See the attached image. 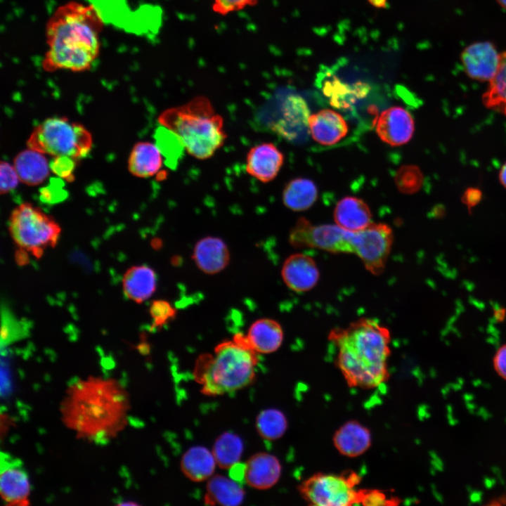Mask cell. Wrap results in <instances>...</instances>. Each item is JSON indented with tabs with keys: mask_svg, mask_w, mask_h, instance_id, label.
Returning <instances> with one entry per match:
<instances>
[{
	"mask_svg": "<svg viewBox=\"0 0 506 506\" xmlns=\"http://www.w3.org/2000/svg\"><path fill=\"white\" fill-rule=\"evenodd\" d=\"M129 395L112 377L89 376L70 382L60 405L62 421L79 439L105 444L129 422Z\"/></svg>",
	"mask_w": 506,
	"mask_h": 506,
	"instance_id": "1",
	"label": "cell"
},
{
	"mask_svg": "<svg viewBox=\"0 0 506 506\" xmlns=\"http://www.w3.org/2000/svg\"><path fill=\"white\" fill-rule=\"evenodd\" d=\"M103 25L101 15L93 5L71 1L60 6L46 24L48 48L43 69L51 72L89 70L100 53Z\"/></svg>",
	"mask_w": 506,
	"mask_h": 506,
	"instance_id": "2",
	"label": "cell"
},
{
	"mask_svg": "<svg viewBox=\"0 0 506 506\" xmlns=\"http://www.w3.org/2000/svg\"><path fill=\"white\" fill-rule=\"evenodd\" d=\"M328 337L337 349V365L350 387L373 389L387 380L391 354L387 327L363 318L334 328Z\"/></svg>",
	"mask_w": 506,
	"mask_h": 506,
	"instance_id": "3",
	"label": "cell"
},
{
	"mask_svg": "<svg viewBox=\"0 0 506 506\" xmlns=\"http://www.w3.org/2000/svg\"><path fill=\"white\" fill-rule=\"evenodd\" d=\"M394 235L387 224L371 223L353 232L337 224L313 225L300 218L292 228L289 242L294 247H311L331 253H351L358 257L366 270L381 274L390 254Z\"/></svg>",
	"mask_w": 506,
	"mask_h": 506,
	"instance_id": "4",
	"label": "cell"
},
{
	"mask_svg": "<svg viewBox=\"0 0 506 506\" xmlns=\"http://www.w3.org/2000/svg\"><path fill=\"white\" fill-rule=\"evenodd\" d=\"M258 353L247 337L240 333L219 343L212 353L196 360L193 377L201 392L216 396L240 390L251 384L256 375Z\"/></svg>",
	"mask_w": 506,
	"mask_h": 506,
	"instance_id": "5",
	"label": "cell"
},
{
	"mask_svg": "<svg viewBox=\"0 0 506 506\" xmlns=\"http://www.w3.org/2000/svg\"><path fill=\"white\" fill-rule=\"evenodd\" d=\"M157 121L179 137L188 155L200 160L212 157L228 137L223 117L205 96L164 110Z\"/></svg>",
	"mask_w": 506,
	"mask_h": 506,
	"instance_id": "6",
	"label": "cell"
},
{
	"mask_svg": "<svg viewBox=\"0 0 506 506\" xmlns=\"http://www.w3.org/2000/svg\"><path fill=\"white\" fill-rule=\"evenodd\" d=\"M27 143L29 148L42 154L53 157H68L76 160L90 153L93 139L83 124L67 117H53L38 124Z\"/></svg>",
	"mask_w": 506,
	"mask_h": 506,
	"instance_id": "7",
	"label": "cell"
},
{
	"mask_svg": "<svg viewBox=\"0 0 506 506\" xmlns=\"http://www.w3.org/2000/svg\"><path fill=\"white\" fill-rule=\"evenodd\" d=\"M8 231L20 250L37 259L41 258L46 249L56 247L61 234L58 223L30 202L21 203L12 210Z\"/></svg>",
	"mask_w": 506,
	"mask_h": 506,
	"instance_id": "8",
	"label": "cell"
},
{
	"mask_svg": "<svg viewBox=\"0 0 506 506\" xmlns=\"http://www.w3.org/2000/svg\"><path fill=\"white\" fill-rule=\"evenodd\" d=\"M360 481L355 472L342 474L316 473L305 479L299 491L311 505L350 506L361 504V490L356 488Z\"/></svg>",
	"mask_w": 506,
	"mask_h": 506,
	"instance_id": "9",
	"label": "cell"
},
{
	"mask_svg": "<svg viewBox=\"0 0 506 506\" xmlns=\"http://www.w3.org/2000/svg\"><path fill=\"white\" fill-rule=\"evenodd\" d=\"M30 483L22 462L7 453H1L0 493L6 505L29 504Z\"/></svg>",
	"mask_w": 506,
	"mask_h": 506,
	"instance_id": "10",
	"label": "cell"
},
{
	"mask_svg": "<svg viewBox=\"0 0 506 506\" xmlns=\"http://www.w3.org/2000/svg\"><path fill=\"white\" fill-rule=\"evenodd\" d=\"M500 54L493 43L479 41L467 46L461 53L460 59L469 78L490 82L498 69Z\"/></svg>",
	"mask_w": 506,
	"mask_h": 506,
	"instance_id": "11",
	"label": "cell"
},
{
	"mask_svg": "<svg viewBox=\"0 0 506 506\" xmlns=\"http://www.w3.org/2000/svg\"><path fill=\"white\" fill-rule=\"evenodd\" d=\"M284 163L283 153L272 143L265 142L252 147L245 159L246 172L259 181H273Z\"/></svg>",
	"mask_w": 506,
	"mask_h": 506,
	"instance_id": "12",
	"label": "cell"
},
{
	"mask_svg": "<svg viewBox=\"0 0 506 506\" xmlns=\"http://www.w3.org/2000/svg\"><path fill=\"white\" fill-rule=\"evenodd\" d=\"M281 277L291 290L304 292L317 285L320 272L312 257L305 254L296 253L285 260L281 268Z\"/></svg>",
	"mask_w": 506,
	"mask_h": 506,
	"instance_id": "13",
	"label": "cell"
},
{
	"mask_svg": "<svg viewBox=\"0 0 506 506\" xmlns=\"http://www.w3.org/2000/svg\"><path fill=\"white\" fill-rule=\"evenodd\" d=\"M414 121L404 108L391 107L383 111L377 121L376 131L379 137L391 146L408 142L414 132Z\"/></svg>",
	"mask_w": 506,
	"mask_h": 506,
	"instance_id": "14",
	"label": "cell"
},
{
	"mask_svg": "<svg viewBox=\"0 0 506 506\" xmlns=\"http://www.w3.org/2000/svg\"><path fill=\"white\" fill-rule=\"evenodd\" d=\"M192 258L198 269L208 275H214L224 270L231 259L226 242L216 236L200 239L194 246Z\"/></svg>",
	"mask_w": 506,
	"mask_h": 506,
	"instance_id": "15",
	"label": "cell"
},
{
	"mask_svg": "<svg viewBox=\"0 0 506 506\" xmlns=\"http://www.w3.org/2000/svg\"><path fill=\"white\" fill-rule=\"evenodd\" d=\"M281 472L280 462L275 455L258 453L245 463L244 481L253 488L266 490L277 484Z\"/></svg>",
	"mask_w": 506,
	"mask_h": 506,
	"instance_id": "16",
	"label": "cell"
},
{
	"mask_svg": "<svg viewBox=\"0 0 506 506\" xmlns=\"http://www.w3.org/2000/svg\"><path fill=\"white\" fill-rule=\"evenodd\" d=\"M336 450L342 455L356 458L365 453L371 446L370 431L356 420H349L341 425L332 436Z\"/></svg>",
	"mask_w": 506,
	"mask_h": 506,
	"instance_id": "17",
	"label": "cell"
},
{
	"mask_svg": "<svg viewBox=\"0 0 506 506\" xmlns=\"http://www.w3.org/2000/svg\"><path fill=\"white\" fill-rule=\"evenodd\" d=\"M309 129L313 138L325 145L335 144L348 132L347 124L342 115L329 109L311 115L309 118Z\"/></svg>",
	"mask_w": 506,
	"mask_h": 506,
	"instance_id": "18",
	"label": "cell"
},
{
	"mask_svg": "<svg viewBox=\"0 0 506 506\" xmlns=\"http://www.w3.org/2000/svg\"><path fill=\"white\" fill-rule=\"evenodd\" d=\"M283 117L275 129L289 139L303 135L309 127V110L305 100L296 94L288 95L283 103Z\"/></svg>",
	"mask_w": 506,
	"mask_h": 506,
	"instance_id": "19",
	"label": "cell"
},
{
	"mask_svg": "<svg viewBox=\"0 0 506 506\" xmlns=\"http://www.w3.org/2000/svg\"><path fill=\"white\" fill-rule=\"evenodd\" d=\"M157 275L146 265L133 266L123 275L124 294L129 299L141 304L148 299L157 288Z\"/></svg>",
	"mask_w": 506,
	"mask_h": 506,
	"instance_id": "20",
	"label": "cell"
},
{
	"mask_svg": "<svg viewBox=\"0 0 506 506\" xmlns=\"http://www.w3.org/2000/svg\"><path fill=\"white\" fill-rule=\"evenodd\" d=\"M164 162V157L156 143L140 141L131 150L128 169L136 177L149 178L160 172Z\"/></svg>",
	"mask_w": 506,
	"mask_h": 506,
	"instance_id": "21",
	"label": "cell"
},
{
	"mask_svg": "<svg viewBox=\"0 0 506 506\" xmlns=\"http://www.w3.org/2000/svg\"><path fill=\"white\" fill-rule=\"evenodd\" d=\"M246 336L257 353L268 354L276 351L280 347L284 333L278 321L263 318L255 320L250 325Z\"/></svg>",
	"mask_w": 506,
	"mask_h": 506,
	"instance_id": "22",
	"label": "cell"
},
{
	"mask_svg": "<svg viewBox=\"0 0 506 506\" xmlns=\"http://www.w3.org/2000/svg\"><path fill=\"white\" fill-rule=\"evenodd\" d=\"M334 219L339 227L353 232L361 231L372 223L368 206L355 197H346L338 202L334 210Z\"/></svg>",
	"mask_w": 506,
	"mask_h": 506,
	"instance_id": "23",
	"label": "cell"
},
{
	"mask_svg": "<svg viewBox=\"0 0 506 506\" xmlns=\"http://www.w3.org/2000/svg\"><path fill=\"white\" fill-rule=\"evenodd\" d=\"M204 502L207 505L238 506L245 498V491L233 478L216 474L208 479Z\"/></svg>",
	"mask_w": 506,
	"mask_h": 506,
	"instance_id": "24",
	"label": "cell"
},
{
	"mask_svg": "<svg viewBox=\"0 0 506 506\" xmlns=\"http://www.w3.org/2000/svg\"><path fill=\"white\" fill-rule=\"evenodd\" d=\"M13 165L20 181L27 186L42 183L51 171L45 155L29 148L15 156Z\"/></svg>",
	"mask_w": 506,
	"mask_h": 506,
	"instance_id": "25",
	"label": "cell"
},
{
	"mask_svg": "<svg viewBox=\"0 0 506 506\" xmlns=\"http://www.w3.org/2000/svg\"><path fill=\"white\" fill-rule=\"evenodd\" d=\"M216 465L212 451L201 446H193L187 450L180 463L183 474L195 482L210 479Z\"/></svg>",
	"mask_w": 506,
	"mask_h": 506,
	"instance_id": "26",
	"label": "cell"
},
{
	"mask_svg": "<svg viewBox=\"0 0 506 506\" xmlns=\"http://www.w3.org/2000/svg\"><path fill=\"white\" fill-rule=\"evenodd\" d=\"M325 74L327 77L323 82V93L329 98L331 105L336 108H348L368 91V85L361 81L350 85L332 72H325Z\"/></svg>",
	"mask_w": 506,
	"mask_h": 506,
	"instance_id": "27",
	"label": "cell"
},
{
	"mask_svg": "<svg viewBox=\"0 0 506 506\" xmlns=\"http://www.w3.org/2000/svg\"><path fill=\"white\" fill-rule=\"evenodd\" d=\"M318 197L315 183L306 179L298 178L287 183L283 192V202L288 209L299 212L311 207Z\"/></svg>",
	"mask_w": 506,
	"mask_h": 506,
	"instance_id": "28",
	"label": "cell"
},
{
	"mask_svg": "<svg viewBox=\"0 0 506 506\" xmlns=\"http://www.w3.org/2000/svg\"><path fill=\"white\" fill-rule=\"evenodd\" d=\"M212 451L217 465L222 469H230L240 462L243 442L237 434L224 432L215 440Z\"/></svg>",
	"mask_w": 506,
	"mask_h": 506,
	"instance_id": "29",
	"label": "cell"
},
{
	"mask_svg": "<svg viewBox=\"0 0 506 506\" xmlns=\"http://www.w3.org/2000/svg\"><path fill=\"white\" fill-rule=\"evenodd\" d=\"M486 107L506 116V51L500 54L498 69L483 95Z\"/></svg>",
	"mask_w": 506,
	"mask_h": 506,
	"instance_id": "30",
	"label": "cell"
},
{
	"mask_svg": "<svg viewBox=\"0 0 506 506\" xmlns=\"http://www.w3.org/2000/svg\"><path fill=\"white\" fill-rule=\"evenodd\" d=\"M256 428L259 436L264 439L277 440L285 434L287 429V420L280 410L266 409L257 417Z\"/></svg>",
	"mask_w": 506,
	"mask_h": 506,
	"instance_id": "31",
	"label": "cell"
},
{
	"mask_svg": "<svg viewBox=\"0 0 506 506\" xmlns=\"http://www.w3.org/2000/svg\"><path fill=\"white\" fill-rule=\"evenodd\" d=\"M155 139L167 166L173 169L176 167L186 151L181 140L173 131L161 125L157 129Z\"/></svg>",
	"mask_w": 506,
	"mask_h": 506,
	"instance_id": "32",
	"label": "cell"
},
{
	"mask_svg": "<svg viewBox=\"0 0 506 506\" xmlns=\"http://www.w3.org/2000/svg\"><path fill=\"white\" fill-rule=\"evenodd\" d=\"M394 181L399 191L412 194L420 190L422 183V174L416 166L406 165L397 171Z\"/></svg>",
	"mask_w": 506,
	"mask_h": 506,
	"instance_id": "33",
	"label": "cell"
},
{
	"mask_svg": "<svg viewBox=\"0 0 506 506\" xmlns=\"http://www.w3.org/2000/svg\"><path fill=\"white\" fill-rule=\"evenodd\" d=\"M149 312L153 320V326L155 327L163 326L176 316V309L169 302L162 299L153 301Z\"/></svg>",
	"mask_w": 506,
	"mask_h": 506,
	"instance_id": "34",
	"label": "cell"
},
{
	"mask_svg": "<svg viewBox=\"0 0 506 506\" xmlns=\"http://www.w3.org/2000/svg\"><path fill=\"white\" fill-rule=\"evenodd\" d=\"M0 193L7 194L14 190L20 181L13 164L6 161L0 164Z\"/></svg>",
	"mask_w": 506,
	"mask_h": 506,
	"instance_id": "35",
	"label": "cell"
},
{
	"mask_svg": "<svg viewBox=\"0 0 506 506\" xmlns=\"http://www.w3.org/2000/svg\"><path fill=\"white\" fill-rule=\"evenodd\" d=\"M258 0H214L212 10L219 15H226L248 6H255Z\"/></svg>",
	"mask_w": 506,
	"mask_h": 506,
	"instance_id": "36",
	"label": "cell"
},
{
	"mask_svg": "<svg viewBox=\"0 0 506 506\" xmlns=\"http://www.w3.org/2000/svg\"><path fill=\"white\" fill-rule=\"evenodd\" d=\"M74 167L75 160L68 157H56L50 163L51 171L68 182L74 180Z\"/></svg>",
	"mask_w": 506,
	"mask_h": 506,
	"instance_id": "37",
	"label": "cell"
},
{
	"mask_svg": "<svg viewBox=\"0 0 506 506\" xmlns=\"http://www.w3.org/2000/svg\"><path fill=\"white\" fill-rule=\"evenodd\" d=\"M391 501L386 495L378 490L362 489L361 504L363 505H382L389 504Z\"/></svg>",
	"mask_w": 506,
	"mask_h": 506,
	"instance_id": "38",
	"label": "cell"
},
{
	"mask_svg": "<svg viewBox=\"0 0 506 506\" xmlns=\"http://www.w3.org/2000/svg\"><path fill=\"white\" fill-rule=\"evenodd\" d=\"M493 362L497 374L506 380V344L502 345L496 351Z\"/></svg>",
	"mask_w": 506,
	"mask_h": 506,
	"instance_id": "39",
	"label": "cell"
},
{
	"mask_svg": "<svg viewBox=\"0 0 506 506\" xmlns=\"http://www.w3.org/2000/svg\"><path fill=\"white\" fill-rule=\"evenodd\" d=\"M482 197V193L475 188H469L463 194L462 201L469 209L476 206Z\"/></svg>",
	"mask_w": 506,
	"mask_h": 506,
	"instance_id": "40",
	"label": "cell"
},
{
	"mask_svg": "<svg viewBox=\"0 0 506 506\" xmlns=\"http://www.w3.org/2000/svg\"><path fill=\"white\" fill-rule=\"evenodd\" d=\"M370 4L377 8H387L389 7L388 0H368Z\"/></svg>",
	"mask_w": 506,
	"mask_h": 506,
	"instance_id": "41",
	"label": "cell"
},
{
	"mask_svg": "<svg viewBox=\"0 0 506 506\" xmlns=\"http://www.w3.org/2000/svg\"><path fill=\"white\" fill-rule=\"evenodd\" d=\"M506 311L505 309H498L494 313L495 319L498 321H502L505 319Z\"/></svg>",
	"mask_w": 506,
	"mask_h": 506,
	"instance_id": "42",
	"label": "cell"
},
{
	"mask_svg": "<svg viewBox=\"0 0 506 506\" xmlns=\"http://www.w3.org/2000/svg\"><path fill=\"white\" fill-rule=\"evenodd\" d=\"M499 179L501 184L506 188V162L500 169Z\"/></svg>",
	"mask_w": 506,
	"mask_h": 506,
	"instance_id": "43",
	"label": "cell"
},
{
	"mask_svg": "<svg viewBox=\"0 0 506 506\" xmlns=\"http://www.w3.org/2000/svg\"><path fill=\"white\" fill-rule=\"evenodd\" d=\"M496 1L501 7L506 9V0H496Z\"/></svg>",
	"mask_w": 506,
	"mask_h": 506,
	"instance_id": "44",
	"label": "cell"
}]
</instances>
